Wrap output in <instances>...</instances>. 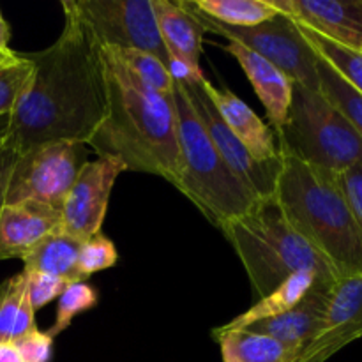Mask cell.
<instances>
[{"label":"cell","instance_id":"4316f807","mask_svg":"<svg viewBox=\"0 0 362 362\" xmlns=\"http://www.w3.org/2000/svg\"><path fill=\"white\" fill-rule=\"evenodd\" d=\"M98 290L94 286L88 285L87 281H73L66 286L62 296L59 297V306H57L55 320H53L52 327L46 331V334L52 336L53 339L59 334H62L71 322L78 317V315L90 311L92 308L98 306Z\"/></svg>","mask_w":362,"mask_h":362},{"label":"cell","instance_id":"d6a6232c","mask_svg":"<svg viewBox=\"0 0 362 362\" xmlns=\"http://www.w3.org/2000/svg\"><path fill=\"white\" fill-rule=\"evenodd\" d=\"M16 152L2 141V145H0V212H2L4 205H6L7 186H9L11 173H13L14 165H16Z\"/></svg>","mask_w":362,"mask_h":362},{"label":"cell","instance_id":"e0dca14e","mask_svg":"<svg viewBox=\"0 0 362 362\" xmlns=\"http://www.w3.org/2000/svg\"><path fill=\"white\" fill-rule=\"evenodd\" d=\"M159 35L168 53L170 64H180L194 76H204L200 57L204 49L205 30L197 18L180 2L151 0Z\"/></svg>","mask_w":362,"mask_h":362},{"label":"cell","instance_id":"9c48e42d","mask_svg":"<svg viewBox=\"0 0 362 362\" xmlns=\"http://www.w3.org/2000/svg\"><path fill=\"white\" fill-rule=\"evenodd\" d=\"M74 7L99 46L140 49L168 66L151 0H76Z\"/></svg>","mask_w":362,"mask_h":362},{"label":"cell","instance_id":"484cf974","mask_svg":"<svg viewBox=\"0 0 362 362\" xmlns=\"http://www.w3.org/2000/svg\"><path fill=\"white\" fill-rule=\"evenodd\" d=\"M318 81L320 92L349 119L362 138V95L354 90L324 59L318 57Z\"/></svg>","mask_w":362,"mask_h":362},{"label":"cell","instance_id":"30bf717a","mask_svg":"<svg viewBox=\"0 0 362 362\" xmlns=\"http://www.w3.org/2000/svg\"><path fill=\"white\" fill-rule=\"evenodd\" d=\"M175 81L182 87L191 108L194 110L202 126L205 127L212 144L218 148L226 165L230 166V170L243 180L244 186L258 200L274 198L276 182H278L279 170H281V154L274 161H257L246 151V147L240 144L239 138L230 131L225 120L221 119L212 99L209 98L204 85L205 76H187Z\"/></svg>","mask_w":362,"mask_h":362},{"label":"cell","instance_id":"5bb4252c","mask_svg":"<svg viewBox=\"0 0 362 362\" xmlns=\"http://www.w3.org/2000/svg\"><path fill=\"white\" fill-rule=\"evenodd\" d=\"M332 288L311 290L292 310L285 311L278 317L257 322V324L250 325L247 331L271 336L272 339L285 346L286 352L296 362L320 332Z\"/></svg>","mask_w":362,"mask_h":362},{"label":"cell","instance_id":"277c9868","mask_svg":"<svg viewBox=\"0 0 362 362\" xmlns=\"http://www.w3.org/2000/svg\"><path fill=\"white\" fill-rule=\"evenodd\" d=\"M219 230L243 262L257 299L297 272H313L329 283L339 279L331 262L290 226L274 198L260 200Z\"/></svg>","mask_w":362,"mask_h":362},{"label":"cell","instance_id":"44dd1931","mask_svg":"<svg viewBox=\"0 0 362 362\" xmlns=\"http://www.w3.org/2000/svg\"><path fill=\"white\" fill-rule=\"evenodd\" d=\"M34 313L23 271L0 283V343L16 341L37 331Z\"/></svg>","mask_w":362,"mask_h":362},{"label":"cell","instance_id":"8d00e7d4","mask_svg":"<svg viewBox=\"0 0 362 362\" xmlns=\"http://www.w3.org/2000/svg\"><path fill=\"white\" fill-rule=\"evenodd\" d=\"M7 129H9V115L0 117V145H2L4 138H6Z\"/></svg>","mask_w":362,"mask_h":362},{"label":"cell","instance_id":"1f68e13d","mask_svg":"<svg viewBox=\"0 0 362 362\" xmlns=\"http://www.w3.org/2000/svg\"><path fill=\"white\" fill-rule=\"evenodd\" d=\"M336 175H338L339 186H341L343 193L349 200L350 209H352L357 225L362 232V165L352 166V168L336 173Z\"/></svg>","mask_w":362,"mask_h":362},{"label":"cell","instance_id":"52a82bcc","mask_svg":"<svg viewBox=\"0 0 362 362\" xmlns=\"http://www.w3.org/2000/svg\"><path fill=\"white\" fill-rule=\"evenodd\" d=\"M184 7L193 14L205 32L219 35L226 41H235L247 49L269 60L281 69L293 83H299L311 90H320L318 81V55L300 32L297 21L283 13H276L271 20L253 27H230L211 20L204 13L194 9L189 0H180Z\"/></svg>","mask_w":362,"mask_h":362},{"label":"cell","instance_id":"74e56055","mask_svg":"<svg viewBox=\"0 0 362 362\" xmlns=\"http://www.w3.org/2000/svg\"><path fill=\"white\" fill-rule=\"evenodd\" d=\"M361 52H362V48H361Z\"/></svg>","mask_w":362,"mask_h":362},{"label":"cell","instance_id":"d4e9b609","mask_svg":"<svg viewBox=\"0 0 362 362\" xmlns=\"http://www.w3.org/2000/svg\"><path fill=\"white\" fill-rule=\"evenodd\" d=\"M110 48V46H108ZM117 59L129 69L133 76H136L141 83L151 90L163 95H172L175 88V80L170 73L168 66L158 57L151 53L140 52V49L129 48H112Z\"/></svg>","mask_w":362,"mask_h":362},{"label":"cell","instance_id":"7c38bea8","mask_svg":"<svg viewBox=\"0 0 362 362\" xmlns=\"http://www.w3.org/2000/svg\"><path fill=\"white\" fill-rule=\"evenodd\" d=\"M362 338V274L336 281L317 338L296 362H325Z\"/></svg>","mask_w":362,"mask_h":362},{"label":"cell","instance_id":"836d02e7","mask_svg":"<svg viewBox=\"0 0 362 362\" xmlns=\"http://www.w3.org/2000/svg\"><path fill=\"white\" fill-rule=\"evenodd\" d=\"M0 362H23L13 341L0 343Z\"/></svg>","mask_w":362,"mask_h":362},{"label":"cell","instance_id":"ffe728a7","mask_svg":"<svg viewBox=\"0 0 362 362\" xmlns=\"http://www.w3.org/2000/svg\"><path fill=\"white\" fill-rule=\"evenodd\" d=\"M81 244L83 240L69 235L62 228L55 230L23 258V272L57 276L67 283L83 281L78 272Z\"/></svg>","mask_w":362,"mask_h":362},{"label":"cell","instance_id":"4fadbf2b","mask_svg":"<svg viewBox=\"0 0 362 362\" xmlns=\"http://www.w3.org/2000/svg\"><path fill=\"white\" fill-rule=\"evenodd\" d=\"M276 11L329 41L361 52L362 0H267Z\"/></svg>","mask_w":362,"mask_h":362},{"label":"cell","instance_id":"f1b7e54d","mask_svg":"<svg viewBox=\"0 0 362 362\" xmlns=\"http://www.w3.org/2000/svg\"><path fill=\"white\" fill-rule=\"evenodd\" d=\"M119 253L110 237L99 232L95 235L88 237L83 240L80 250V258H78V272L83 281H87L95 272H103L106 269H112L117 265Z\"/></svg>","mask_w":362,"mask_h":362},{"label":"cell","instance_id":"f546056e","mask_svg":"<svg viewBox=\"0 0 362 362\" xmlns=\"http://www.w3.org/2000/svg\"><path fill=\"white\" fill-rule=\"evenodd\" d=\"M27 276V292L34 311L41 310L52 300L59 299L66 286L69 283L62 278L49 274H41V272H25Z\"/></svg>","mask_w":362,"mask_h":362},{"label":"cell","instance_id":"5b68a950","mask_svg":"<svg viewBox=\"0 0 362 362\" xmlns=\"http://www.w3.org/2000/svg\"><path fill=\"white\" fill-rule=\"evenodd\" d=\"M173 103L179 124L180 151L179 180L175 187L197 205L212 225L221 228L230 219L246 214L260 200L226 165L177 81Z\"/></svg>","mask_w":362,"mask_h":362},{"label":"cell","instance_id":"d6986e66","mask_svg":"<svg viewBox=\"0 0 362 362\" xmlns=\"http://www.w3.org/2000/svg\"><path fill=\"white\" fill-rule=\"evenodd\" d=\"M336 283H329L322 279L320 276L313 274V272H297V274L290 276L288 279L281 283L278 288L272 290L265 297L258 299L253 306L243 315L230 320L228 324L219 325L216 331H237V329H247L250 325L257 324V322L265 320V318L278 317L285 311L292 310L293 306L300 303L311 290L315 288H332Z\"/></svg>","mask_w":362,"mask_h":362},{"label":"cell","instance_id":"603a6c76","mask_svg":"<svg viewBox=\"0 0 362 362\" xmlns=\"http://www.w3.org/2000/svg\"><path fill=\"white\" fill-rule=\"evenodd\" d=\"M211 20L230 27H253L271 20L278 11L267 0H189Z\"/></svg>","mask_w":362,"mask_h":362},{"label":"cell","instance_id":"d590c367","mask_svg":"<svg viewBox=\"0 0 362 362\" xmlns=\"http://www.w3.org/2000/svg\"><path fill=\"white\" fill-rule=\"evenodd\" d=\"M18 59V53L13 49H0V66H6V64L14 62Z\"/></svg>","mask_w":362,"mask_h":362},{"label":"cell","instance_id":"83f0119b","mask_svg":"<svg viewBox=\"0 0 362 362\" xmlns=\"http://www.w3.org/2000/svg\"><path fill=\"white\" fill-rule=\"evenodd\" d=\"M32 71L34 64L25 57V53H18L14 62L0 66V117L11 115L30 80Z\"/></svg>","mask_w":362,"mask_h":362},{"label":"cell","instance_id":"cb8c5ba5","mask_svg":"<svg viewBox=\"0 0 362 362\" xmlns=\"http://www.w3.org/2000/svg\"><path fill=\"white\" fill-rule=\"evenodd\" d=\"M299 27L311 48L317 52V55L324 59L354 90L362 95V52L336 45V42L325 39L324 35L303 27V25H299Z\"/></svg>","mask_w":362,"mask_h":362},{"label":"cell","instance_id":"6da1fadb","mask_svg":"<svg viewBox=\"0 0 362 362\" xmlns=\"http://www.w3.org/2000/svg\"><path fill=\"white\" fill-rule=\"evenodd\" d=\"M64 27L55 42L25 53L34 71L9 115L4 144L18 156L57 141L88 145L105 120L101 46L74 7L64 0Z\"/></svg>","mask_w":362,"mask_h":362},{"label":"cell","instance_id":"9a60e30c","mask_svg":"<svg viewBox=\"0 0 362 362\" xmlns=\"http://www.w3.org/2000/svg\"><path fill=\"white\" fill-rule=\"evenodd\" d=\"M57 209L37 202L4 205L0 212V260H23L46 235L60 228Z\"/></svg>","mask_w":362,"mask_h":362},{"label":"cell","instance_id":"4dcf8cb0","mask_svg":"<svg viewBox=\"0 0 362 362\" xmlns=\"http://www.w3.org/2000/svg\"><path fill=\"white\" fill-rule=\"evenodd\" d=\"M23 362H49L53 356V338L42 331H34L13 341Z\"/></svg>","mask_w":362,"mask_h":362},{"label":"cell","instance_id":"ba28073f","mask_svg":"<svg viewBox=\"0 0 362 362\" xmlns=\"http://www.w3.org/2000/svg\"><path fill=\"white\" fill-rule=\"evenodd\" d=\"M87 145L57 141L18 156L6 193V205L37 202L62 211L67 193L88 161Z\"/></svg>","mask_w":362,"mask_h":362},{"label":"cell","instance_id":"8fae6325","mask_svg":"<svg viewBox=\"0 0 362 362\" xmlns=\"http://www.w3.org/2000/svg\"><path fill=\"white\" fill-rule=\"evenodd\" d=\"M126 166L115 158L87 161L62 205L60 228L80 240L101 232L113 186Z\"/></svg>","mask_w":362,"mask_h":362},{"label":"cell","instance_id":"7402d4cb","mask_svg":"<svg viewBox=\"0 0 362 362\" xmlns=\"http://www.w3.org/2000/svg\"><path fill=\"white\" fill-rule=\"evenodd\" d=\"M219 343L223 362H293L281 343L271 336L258 334L247 329L237 331H212Z\"/></svg>","mask_w":362,"mask_h":362},{"label":"cell","instance_id":"8992f818","mask_svg":"<svg viewBox=\"0 0 362 362\" xmlns=\"http://www.w3.org/2000/svg\"><path fill=\"white\" fill-rule=\"evenodd\" d=\"M276 140L281 152L331 173L362 165V138L349 119L320 90L299 83Z\"/></svg>","mask_w":362,"mask_h":362},{"label":"cell","instance_id":"3957f363","mask_svg":"<svg viewBox=\"0 0 362 362\" xmlns=\"http://www.w3.org/2000/svg\"><path fill=\"white\" fill-rule=\"evenodd\" d=\"M281 154L274 200L293 230L324 255L339 278L362 274V232L336 173Z\"/></svg>","mask_w":362,"mask_h":362},{"label":"cell","instance_id":"ac0fdd59","mask_svg":"<svg viewBox=\"0 0 362 362\" xmlns=\"http://www.w3.org/2000/svg\"><path fill=\"white\" fill-rule=\"evenodd\" d=\"M204 85L221 119L257 161H274L279 158L278 140L269 124L228 88L216 87L207 78Z\"/></svg>","mask_w":362,"mask_h":362},{"label":"cell","instance_id":"e575fe53","mask_svg":"<svg viewBox=\"0 0 362 362\" xmlns=\"http://www.w3.org/2000/svg\"><path fill=\"white\" fill-rule=\"evenodd\" d=\"M9 41H11V27L6 21V18H4L2 11H0V49H11Z\"/></svg>","mask_w":362,"mask_h":362},{"label":"cell","instance_id":"2e32d148","mask_svg":"<svg viewBox=\"0 0 362 362\" xmlns=\"http://www.w3.org/2000/svg\"><path fill=\"white\" fill-rule=\"evenodd\" d=\"M223 49L232 55L243 67L255 94L258 95L265 113H267L269 126L271 129H274L276 134L281 129L286 115H288L293 81L281 69L272 66L269 60L262 59L260 55L247 49L240 42L228 41L223 46Z\"/></svg>","mask_w":362,"mask_h":362},{"label":"cell","instance_id":"7a4b0ae2","mask_svg":"<svg viewBox=\"0 0 362 362\" xmlns=\"http://www.w3.org/2000/svg\"><path fill=\"white\" fill-rule=\"evenodd\" d=\"M106 113L88 147L99 158H115L129 172L151 173L177 186L180 170L179 124L172 95L145 87L101 46Z\"/></svg>","mask_w":362,"mask_h":362}]
</instances>
